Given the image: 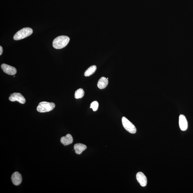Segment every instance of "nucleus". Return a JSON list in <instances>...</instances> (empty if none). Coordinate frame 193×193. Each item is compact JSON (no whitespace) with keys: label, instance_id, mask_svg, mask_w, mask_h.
Wrapping results in <instances>:
<instances>
[{"label":"nucleus","instance_id":"1","mask_svg":"<svg viewBox=\"0 0 193 193\" xmlns=\"http://www.w3.org/2000/svg\"><path fill=\"white\" fill-rule=\"evenodd\" d=\"M70 40L69 37L62 35L57 37L53 42V47L56 49H61L65 47Z\"/></svg>","mask_w":193,"mask_h":193},{"label":"nucleus","instance_id":"2","mask_svg":"<svg viewBox=\"0 0 193 193\" xmlns=\"http://www.w3.org/2000/svg\"><path fill=\"white\" fill-rule=\"evenodd\" d=\"M55 103L48 102H41L37 108V111L40 113H44L48 112L53 110L55 107Z\"/></svg>","mask_w":193,"mask_h":193},{"label":"nucleus","instance_id":"3","mask_svg":"<svg viewBox=\"0 0 193 193\" xmlns=\"http://www.w3.org/2000/svg\"><path fill=\"white\" fill-rule=\"evenodd\" d=\"M32 28L26 27L23 28L16 32L13 37L15 40H19L26 38L32 34Z\"/></svg>","mask_w":193,"mask_h":193},{"label":"nucleus","instance_id":"4","mask_svg":"<svg viewBox=\"0 0 193 193\" xmlns=\"http://www.w3.org/2000/svg\"><path fill=\"white\" fill-rule=\"evenodd\" d=\"M122 123L124 128L131 134H135L136 132V128L132 123L130 122L125 117H123L122 119Z\"/></svg>","mask_w":193,"mask_h":193},{"label":"nucleus","instance_id":"5","mask_svg":"<svg viewBox=\"0 0 193 193\" xmlns=\"http://www.w3.org/2000/svg\"><path fill=\"white\" fill-rule=\"evenodd\" d=\"M9 100L11 102L17 101L21 104H25L26 100L21 94L18 93H14L9 97Z\"/></svg>","mask_w":193,"mask_h":193},{"label":"nucleus","instance_id":"6","mask_svg":"<svg viewBox=\"0 0 193 193\" xmlns=\"http://www.w3.org/2000/svg\"><path fill=\"white\" fill-rule=\"evenodd\" d=\"M1 68L4 73L10 75H14L16 74V70L14 67L7 64H3L1 65Z\"/></svg>","mask_w":193,"mask_h":193},{"label":"nucleus","instance_id":"7","mask_svg":"<svg viewBox=\"0 0 193 193\" xmlns=\"http://www.w3.org/2000/svg\"><path fill=\"white\" fill-rule=\"evenodd\" d=\"M11 180L13 184L18 185L22 183V177L21 175L18 172H15L12 175Z\"/></svg>","mask_w":193,"mask_h":193},{"label":"nucleus","instance_id":"8","mask_svg":"<svg viewBox=\"0 0 193 193\" xmlns=\"http://www.w3.org/2000/svg\"><path fill=\"white\" fill-rule=\"evenodd\" d=\"M137 181L142 187H145L147 184V179L143 173L139 172L136 175Z\"/></svg>","mask_w":193,"mask_h":193},{"label":"nucleus","instance_id":"9","mask_svg":"<svg viewBox=\"0 0 193 193\" xmlns=\"http://www.w3.org/2000/svg\"><path fill=\"white\" fill-rule=\"evenodd\" d=\"M179 128L182 131H185L188 128V123L184 115H181L179 117Z\"/></svg>","mask_w":193,"mask_h":193},{"label":"nucleus","instance_id":"10","mask_svg":"<svg viewBox=\"0 0 193 193\" xmlns=\"http://www.w3.org/2000/svg\"><path fill=\"white\" fill-rule=\"evenodd\" d=\"M61 142L63 145L65 146L71 144L73 142V137L71 134H67L65 136L61 137Z\"/></svg>","mask_w":193,"mask_h":193},{"label":"nucleus","instance_id":"11","mask_svg":"<svg viewBox=\"0 0 193 193\" xmlns=\"http://www.w3.org/2000/svg\"><path fill=\"white\" fill-rule=\"evenodd\" d=\"M86 145L82 144V143H77L74 145V149L75 152L78 155H80L84 151L86 150L87 149Z\"/></svg>","mask_w":193,"mask_h":193},{"label":"nucleus","instance_id":"12","mask_svg":"<svg viewBox=\"0 0 193 193\" xmlns=\"http://www.w3.org/2000/svg\"><path fill=\"white\" fill-rule=\"evenodd\" d=\"M108 84V81L107 78L102 77L98 80L97 86L100 89H104L106 88Z\"/></svg>","mask_w":193,"mask_h":193},{"label":"nucleus","instance_id":"13","mask_svg":"<svg viewBox=\"0 0 193 193\" xmlns=\"http://www.w3.org/2000/svg\"><path fill=\"white\" fill-rule=\"evenodd\" d=\"M97 70L96 66L93 65L89 67L85 72V76L86 77H89L94 74Z\"/></svg>","mask_w":193,"mask_h":193},{"label":"nucleus","instance_id":"14","mask_svg":"<svg viewBox=\"0 0 193 193\" xmlns=\"http://www.w3.org/2000/svg\"><path fill=\"white\" fill-rule=\"evenodd\" d=\"M84 95L85 92L83 89H80L76 91L74 97L76 99L81 98L84 96Z\"/></svg>","mask_w":193,"mask_h":193},{"label":"nucleus","instance_id":"15","mask_svg":"<svg viewBox=\"0 0 193 193\" xmlns=\"http://www.w3.org/2000/svg\"><path fill=\"white\" fill-rule=\"evenodd\" d=\"M99 104L97 101L93 102L91 104L90 108H92L94 111H96L98 110Z\"/></svg>","mask_w":193,"mask_h":193},{"label":"nucleus","instance_id":"16","mask_svg":"<svg viewBox=\"0 0 193 193\" xmlns=\"http://www.w3.org/2000/svg\"><path fill=\"white\" fill-rule=\"evenodd\" d=\"M3 48L2 47H1V46H0V55H2V54L3 53Z\"/></svg>","mask_w":193,"mask_h":193}]
</instances>
